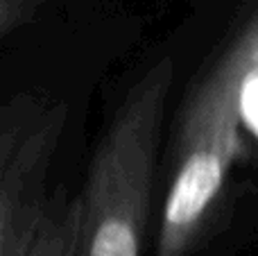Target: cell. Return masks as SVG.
I'll return each mask as SVG.
<instances>
[{
    "label": "cell",
    "mask_w": 258,
    "mask_h": 256,
    "mask_svg": "<svg viewBox=\"0 0 258 256\" xmlns=\"http://www.w3.org/2000/svg\"><path fill=\"white\" fill-rule=\"evenodd\" d=\"M172 82L174 61L163 57L143 73L118 104L77 198L75 256H143Z\"/></svg>",
    "instance_id": "cell-1"
},
{
    "label": "cell",
    "mask_w": 258,
    "mask_h": 256,
    "mask_svg": "<svg viewBox=\"0 0 258 256\" xmlns=\"http://www.w3.org/2000/svg\"><path fill=\"white\" fill-rule=\"evenodd\" d=\"M240 71L236 52L229 50L183 107L156 256H190L204 238L240 150Z\"/></svg>",
    "instance_id": "cell-2"
},
{
    "label": "cell",
    "mask_w": 258,
    "mask_h": 256,
    "mask_svg": "<svg viewBox=\"0 0 258 256\" xmlns=\"http://www.w3.org/2000/svg\"><path fill=\"white\" fill-rule=\"evenodd\" d=\"M66 120L63 102L41 109L0 175V256L27 252L48 200V175Z\"/></svg>",
    "instance_id": "cell-3"
},
{
    "label": "cell",
    "mask_w": 258,
    "mask_h": 256,
    "mask_svg": "<svg viewBox=\"0 0 258 256\" xmlns=\"http://www.w3.org/2000/svg\"><path fill=\"white\" fill-rule=\"evenodd\" d=\"M80 202L68 198L66 188L48 193L41 220L34 229L25 256H75Z\"/></svg>",
    "instance_id": "cell-4"
},
{
    "label": "cell",
    "mask_w": 258,
    "mask_h": 256,
    "mask_svg": "<svg viewBox=\"0 0 258 256\" xmlns=\"http://www.w3.org/2000/svg\"><path fill=\"white\" fill-rule=\"evenodd\" d=\"M240 71V118L258 136V21L233 45Z\"/></svg>",
    "instance_id": "cell-5"
},
{
    "label": "cell",
    "mask_w": 258,
    "mask_h": 256,
    "mask_svg": "<svg viewBox=\"0 0 258 256\" xmlns=\"http://www.w3.org/2000/svg\"><path fill=\"white\" fill-rule=\"evenodd\" d=\"M41 109L43 107L30 95H18L0 104V175Z\"/></svg>",
    "instance_id": "cell-6"
},
{
    "label": "cell",
    "mask_w": 258,
    "mask_h": 256,
    "mask_svg": "<svg viewBox=\"0 0 258 256\" xmlns=\"http://www.w3.org/2000/svg\"><path fill=\"white\" fill-rule=\"evenodd\" d=\"M48 0H0V39L30 23Z\"/></svg>",
    "instance_id": "cell-7"
}]
</instances>
